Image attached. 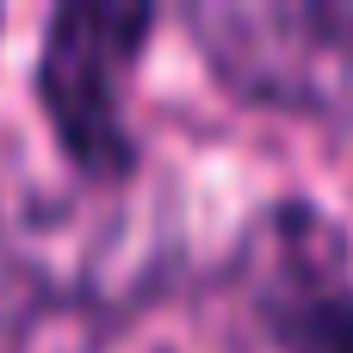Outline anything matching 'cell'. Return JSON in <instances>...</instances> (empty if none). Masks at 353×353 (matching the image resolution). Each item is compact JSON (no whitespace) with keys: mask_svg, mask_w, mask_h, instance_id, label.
<instances>
[{"mask_svg":"<svg viewBox=\"0 0 353 353\" xmlns=\"http://www.w3.org/2000/svg\"><path fill=\"white\" fill-rule=\"evenodd\" d=\"M205 62L254 105L353 124V6L347 0H205L186 12Z\"/></svg>","mask_w":353,"mask_h":353,"instance_id":"cell-1","label":"cell"},{"mask_svg":"<svg viewBox=\"0 0 353 353\" xmlns=\"http://www.w3.org/2000/svg\"><path fill=\"white\" fill-rule=\"evenodd\" d=\"M149 6H56L37 56V99L68 149L74 168L112 180L130 168V124H124V81L149 37Z\"/></svg>","mask_w":353,"mask_h":353,"instance_id":"cell-2","label":"cell"},{"mask_svg":"<svg viewBox=\"0 0 353 353\" xmlns=\"http://www.w3.org/2000/svg\"><path fill=\"white\" fill-rule=\"evenodd\" d=\"M248 310L285 353H353V273L341 236L304 211L279 205L248 254Z\"/></svg>","mask_w":353,"mask_h":353,"instance_id":"cell-3","label":"cell"}]
</instances>
